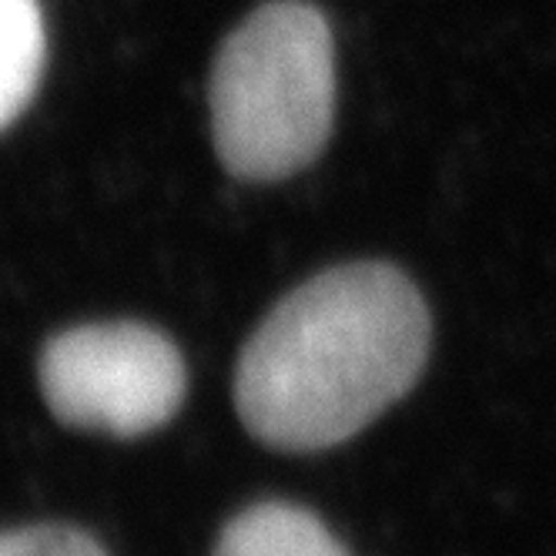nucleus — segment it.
Wrapping results in <instances>:
<instances>
[{"instance_id":"nucleus-1","label":"nucleus","mask_w":556,"mask_h":556,"mask_svg":"<svg viewBox=\"0 0 556 556\" xmlns=\"http://www.w3.org/2000/svg\"><path fill=\"white\" fill-rule=\"evenodd\" d=\"M429 345V308L403 268L336 265L305 278L249 336L235 366V409L258 443L319 453L400 403Z\"/></svg>"},{"instance_id":"nucleus-2","label":"nucleus","mask_w":556,"mask_h":556,"mask_svg":"<svg viewBox=\"0 0 556 556\" xmlns=\"http://www.w3.org/2000/svg\"><path fill=\"white\" fill-rule=\"evenodd\" d=\"M218 162L238 181L305 172L336 125V45L308 0H268L238 24L208 77Z\"/></svg>"},{"instance_id":"nucleus-3","label":"nucleus","mask_w":556,"mask_h":556,"mask_svg":"<svg viewBox=\"0 0 556 556\" xmlns=\"http://www.w3.org/2000/svg\"><path fill=\"white\" fill-rule=\"evenodd\" d=\"M51 416L71 429L138 440L168 426L188 389L178 345L141 323H91L58 332L37 359Z\"/></svg>"},{"instance_id":"nucleus-4","label":"nucleus","mask_w":556,"mask_h":556,"mask_svg":"<svg viewBox=\"0 0 556 556\" xmlns=\"http://www.w3.org/2000/svg\"><path fill=\"white\" fill-rule=\"evenodd\" d=\"M212 556H352L315 513L295 503H255L222 527Z\"/></svg>"},{"instance_id":"nucleus-5","label":"nucleus","mask_w":556,"mask_h":556,"mask_svg":"<svg viewBox=\"0 0 556 556\" xmlns=\"http://www.w3.org/2000/svg\"><path fill=\"white\" fill-rule=\"evenodd\" d=\"M45 14L37 0H0V131L30 104L45 74Z\"/></svg>"},{"instance_id":"nucleus-6","label":"nucleus","mask_w":556,"mask_h":556,"mask_svg":"<svg viewBox=\"0 0 556 556\" xmlns=\"http://www.w3.org/2000/svg\"><path fill=\"white\" fill-rule=\"evenodd\" d=\"M0 556H108L101 543L64 523H37L0 533Z\"/></svg>"}]
</instances>
